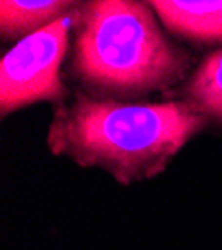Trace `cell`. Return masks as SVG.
Here are the masks:
<instances>
[{
    "mask_svg": "<svg viewBox=\"0 0 222 250\" xmlns=\"http://www.w3.org/2000/svg\"><path fill=\"white\" fill-rule=\"evenodd\" d=\"M186 66L184 52L160 34L144 4H88L74 54V70L84 82L116 92H146L180 80Z\"/></svg>",
    "mask_w": 222,
    "mask_h": 250,
    "instance_id": "2",
    "label": "cell"
},
{
    "mask_svg": "<svg viewBox=\"0 0 222 250\" xmlns=\"http://www.w3.org/2000/svg\"><path fill=\"white\" fill-rule=\"evenodd\" d=\"M70 16L24 36L0 62V106L2 114L38 100H60V60L68 44Z\"/></svg>",
    "mask_w": 222,
    "mask_h": 250,
    "instance_id": "3",
    "label": "cell"
},
{
    "mask_svg": "<svg viewBox=\"0 0 222 250\" xmlns=\"http://www.w3.org/2000/svg\"><path fill=\"white\" fill-rule=\"evenodd\" d=\"M70 2L58 0H42V2H18V0H2L0 2V24L4 36L14 34H34L46 28L54 20L62 18V10Z\"/></svg>",
    "mask_w": 222,
    "mask_h": 250,
    "instance_id": "5",
    "label": "cell"
},
{
    "mask_svg": "<svg viewBox=\"0 0 222 250\" xmlns=\"http://www.w3.org/2000/svg\"><path fill=\"white\" fill-rule=\"evenodd\" d=\"M190 96L202 114L222 120V50L200 64L190 82Z\"/></svg>",
    "mask_w": 222,
    "mask_h": 250,
    "instance_id": "6",
    "label": "cell"
},
{
    "mask_svg": "<svg viewBox=\"0 0 222 250\" xmlns=\"http://www.w3.org/2000/svg\"><path fill=\"white\" fill-rule=\"evenodd\" d=\"M162 22L192 40H222V0L194 2V0H154L150 2Z\"/></svg>",
    "mask_w": 222,
    "mask_h": 250,
    "instance_id": "4",
    "label": "cell"
},
{
    "mask_svg": "<svg viewBox=\"0 0 222 250\" xmlns=\"http://www.w3.org/2000/svg\"><path fill=\"white\" fill-rule=\"evenodd\" d=\"M204 124V114L192 104H120L78 96L56 112L48 146L130 184L158 174Z\"/></svg>",
    "mask_w": 222,
    "mask_h": 250,
    "instance_id": "1",
    "label": "cell"
}]
</instances>
